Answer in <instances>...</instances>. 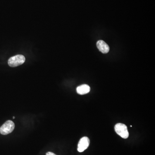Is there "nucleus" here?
Here are the masks:
<instances>
[{
	"instance_id": "nucleus-4",
	"label": "nucleus",
	"mask_w": 155,
	"mask_h": 155,
	"mask_svg": "<svg viewBox=\"0 0 155 155\" xmlns=\"http://www.w3.org/2000/svg\"><path fill=\"white\" fill-rule=\"evenodd\" d=\"M90 144V140L87 137H82L79 140L78 145V151L79 152H83L86 149Z\"/></svg>"
},
{
	"instance_id": "nucleus-6",
	"label": "nucleus",
	"mask_w": 155,
	"mask_h": 155,
	"mask_svg": "<svg viewBox=\"0 0 155 155\" xmlns=\"http://www.w3.org/2000/svg\"><path fill=\"white\" fill-rule=\"evenodd\" d=\"M90 87L87 85H82L77 87L76 91L78 94L80 95L85 94L90 92Z\"/></svg>"
},
{
	"instance_id": "nucleus-8",
	"label": "nucleus",
	"mask_w": 155,
	"mask_h": 155,
	"mask_svg": "<svg viewBox=\"0 0 155 155\" xmlns=\"http://www.w3.org/2000/svg\"><path fill=\"white\" fill-rule=\"evenodd\" d=\"M15 118V117H14H14H13V119H14V118Z\"/></svg>"
},
{
	"instance_id": "nucleus-1",
	"label": "nucleus",
	"mask_w": 155,
	"mask_h": 155,
	"mask_svg": "<svg viewBox=\"0 0 155 155\" xmlns=\"http://www.w3.org/2000/svg\"><path fill=\"white\" fill-rule=\"evenodd\" d=\"M25 57L22 55H17L11 57L8 60L9 66L15 67L23 64L25 62Z\"/></svg>"
},
{
	"instance_id": "nucleus-2",
	"label": "nucleus",
	"mask_w": 155,
	"mask_h": 155,
	"mask_svg": "<svg viewBox=\"0 0 155 155\" xmlns=\"http://www.w3.org/2000/svg\"><path fill=\"white\" fill-rule=\"evenodd\" d=\"M115 130L117 134L124 139H127L129 136L127 127L122 123H118L115 126Z\"/></svg>"
},
{
	"instance_id": "nucleus-3",
	"label": "nucleus",
	"mask_w": 155,
	"mask_h": 155,
	"mask_svg": "<svg viewBox=\"0 0 155 155\" xmlns=\"http://www.w3.org/2000/svg\"><path fill=\"white\" fill-rule=\"evenodd\" d=\"M15 128V124L13 121H6L0 128V133L1 135H7L11 133Z\"/></svg>"
},
{
	"instance_id": "nucleus-5",
	"label": "nucleus",
	"mask_w": 155,
	"mask_h": 155,
	"mask_svg": "<svg viewBox=\"0 0 155 155\" xmlns=\"http://www.w3.org/2000/svg\"><path fill=\"white\" fill-rule=\"evenodd\" d=\"M97 46L99 51L102 53L106 54L109 51V46L104 41H102V40L98 41L97 43Z\"/></svg>"
},
{
	"instance_id": "nucleus-7",
	"label": "nucleus",
	"mask_w": 155,
	"mask_h": 155,
	"mask_svg": "<svg viewBox=\"0 0 155 155\" xmlns=\"http://www.w3.org/2000/svg\"><path fill=\"white\" fill-rule=\"evenodd\" d=\"M46 155H56L52 152H48L46 154Z\"/></svg>"
}]
</instances>
